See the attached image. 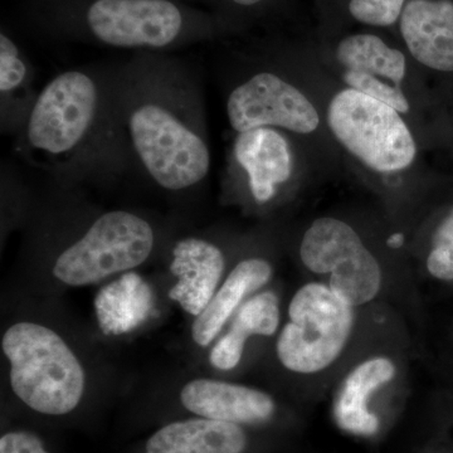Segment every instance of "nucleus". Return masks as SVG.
I'll use <instances>...</instances> for the list:
<instances>
[{
	"label": "nucleus",
	"instance_id": "obj_19",
	"mask_svg": "<svg viewBox=\"0 0 453 453\" xmlns=\"http://www.w3.org/2000/svg\"><path fill=\"white\" fill-rule=\"evenodd\" d=\"M281 321L280 299L273 291L256 292L232 318L228 330L211 348L210 362L219 371H234L240 365L251 336L275 335Z\"/></svg>",
	"mask_w": 453,
	"mask_h": 453
},
{
	"label": "nucleus",
	"instance_id": "obj_14",
	"mask_svg": "<svg viewBox=\"0 0 453 453\" xmlns=\"http://www.w3.org/2000/svg\"><path fill=\"white\" fill-rule=\"evenodd\" d=\"M399 31L414 61L428 70L453 73L451 0H407Z\"/></svg>",
	"mask_w": 453,
	"mask_h": 453
},
{
	"label": "nucleus",
	"instance_id": "obj_20",
	"mask_svg": "<svg viewBox=\"0 0 453 453\" xmlns=\"http://www.w3.org/2000/svg\"><path fill=\"white\" fill-rule=\"evenodd\" d=\"M426 267L440 281H453V207L432 235Z\"/></svg>",
	"mask_w": 453,
	"mask_h": 453
},
{
	"label": "nucleus",
	"instance_id": "obj_22",
	"mask_svg": "<svg viewBox=\"0 0 453 453\" xmlns=\"http://www.w3.org/2000/svg\"><path fill=\"white\" fill-rule=\"evenodd\" d=\"M0 453H50L37 434L27 431L8 432L0 438Z\"/></svg>",
	"mask_w": 453,
	"mask_h": 453
},
{
	"label": "nucleus",
	"instance_id": "obj_21",
	"mask_svg": "<svg viewBox=\"0 0 453 453\" xmlns=\"http://www.w3.org/2000/svg\"><path fill=\"white\" fill-rule=\"evenodd\" d=\"M407 0H349L350 16L369 27L395 26L399 22Z\"/></svg>",
	"mask_w": 453,
	"mask_h": 453
},
{
	"label": "nucleus",
	"instance_id": "obj_8",
	"mask_svg": "<svg viewBox=\"0 0 453 453\" xmlns=\"http://www.w3.org/2000/svg\"><path fill=\"white\" fill-rule=\"evenodd\" d=\"M354 310L326 283L301 286L277 336L276 354L283 368L303 375L329 369L348 347L356 324Z\"/></svg>",
	"mask_w": 453,
	"mask_h": 453
},
{
	"label": "nucleus",
	"instance_id": "obj_15",
	"mask_svg": "<svg viewBox=\"0 0 453 453\" xmlns=\"http://www.w3.org/2000/svg\"><path fill=\"white\" fill-rule=\"evenodd\" d=\"M273 276V264L264 256H247L237 262L207 308L196 316L192 326L196 344L201 348L211 345L244 301L265 288Z\"/></svg>",
	"mask_w": 453,
	"mask_h": 453
},
{
	"label": "nucleus",
	"instance_id": "obj_7",
	"mask_svg": "<svg viewBox=\"0 0 453 453\" xmlns=\"http://www.w3.org/2000/svg\"><path fill=\"white\" fill-rule=\"evenodd\" d=\"M226 115L234 133L275 127L301 142L326 130L324 111L290 67L259 65L246 67L226 89Z\"/></svg>",
	"mask_w": 453,
	"mask_h": 453
},
{
	"label": "nucleus",
	"instance_id": "obj_6",
	"mask_svg": "<svg viewBox=\"0 0 453 453\" xmlns=\"http://www.w3.org/2000/svg\"><path fill=\"white\" fill-rule=\"evenodd\" d=\"M157 246V226L146 217L125 210L103 211L55 253L52 275L71 288L95 285L142 266Z\"/></svg>",
	"mask_w": 453,
	"mask_h": 453
},
{
	"label": "nucleus",
	"instance_id": "obj_17",
	"mask_svg": "<svg viewBox=\"0 0 453 453\" xmlns=\"http://www.w3.org/2000/svg\"><path fill=\"white\" fill-rule=\"evenodd\" d=\"M395 377L396 365L389 357H371L354 366L342 380L335 402L340 426L353 434H375L380 419L369 408V401Z\"/></svg>",
	"mask_w": 453,
	"mask_h": 453
},
{
	"label": "nucleus",
	"instance_id": "obj_12",
	"mask_svg": "<svg viewBox=\"0 0 453 453\" xmlns=\"http://www.w3.org/2000/svg\"><path fill=\"white\" fill-rule=\"evenodd\" d=\"M170 256L169 270L177 282L169 297L196 318L219 290L226 273V252L214 241L187 235L175 241Z\"/></svg>",
	"mask_w": 453,
	"mask_h": 453
},
{
	"label": "nucleus",
	"instance_id": "obj_10",
	"mask_svg": "<svg viewBox=\"0 0 453 453\" xmlns=\"http://www.w3.org/2000/svg\"><path fill=\"white\" fill-rule=\"evenodd\" d=\"M303 142L275 127L234 133L226 153V192L257 208L268 207L297 183Z\"/></svg>",
	"mask_w": 453,
	"mask_h": 453
},
{
	"label": "nucleus",
	"instance_id": "obj_13",
	"mask_svg": "<svg viewBox=\"0 0 453 453\" xmlns=\"http://www.w3.org/2000/svg\"><path fill=\"white\" fill-rule=\"evenodd\" d=\"M180 402L196 417L241 426L268 422L276 413L275 401L264 390L210 378L188 381Z\"/></svg>",
	"mask_w": 453,
	"mask_h": 453
},
{
	"label": "nucleus",
	"instance_id": "obj_2",
	"mask_svg": "<svg viewBox=\"0 0 453 453\" xmlns=\"http://www.w3.org/2000/svg\"><path fill=\"white\" fill-rule=\"evenodd\" d=\"M14 153L65 189L111 183L134 172L115 65L68 68L53 76L14 136Z\"/></svg>",
	"mask_w": 453,
	"mask_h": 453
},
{
	"label": "nucleus",
	"instance_id": "obj_5",
	"mask_svg": "<svg viewBox=\"0 0 453 453\" xmlns=\"http://www.w3.org/2000/svg\"><path fill=\"white\" fill-rule=\"evenodd\" d=\"M323 111L330 138L368 172L392 178L412 169L418 144L410 121L395 107L342 86Z\"/></svg>",
	"mask_w": 453,
	"mask_h": 453
},
{
	"label": "nucleus",
	"instance_id": "obj_16",
	"mask_svg": "<svg viewBox=\"0 0 453 453\" xmlns=\"http://www.w3.org/2000/svg\"><path fill=\"white\" fill-rule=\"evenodd\" d=\"M249 442L243 426L196 417L157 429L144 453H244Z\"/></svg>",
	"mask_w": 453,
	"mask_h": 453
},
{
	"label": "nucleus",
	"instance_id": "obj_1",
	"mask_svg": "<svg viewBox=\"0 0 453 453\" xmlns=\"http://www.w3.org/2000/svg\"><path fill=\"white\" fill-rule=\"evenodd\" d=\"M122 130L134 172L164 192H195L210 175L211 154L201 82L165 53H135L115 65Z\"/></svg>",
	"mask_w": 453,
	"mask_h": 453
},
{
	"label": "nucleus",
	"instance_id": "obj_3",
	"mask_svg": "<svg viewBox=\"0 0 453 453\" xmlns=\"http://www.w3.org/2000/svg\"><path fill=\"white\" fill-rule=\"evenodd\" d=\"M47 18L65 35L135 53H165L210 38L216 29L173 0H62L50 5Z\"/></svg>",
	"mask_w": 453,
	"mask_h": 453
},
{
	"label": "nucleus",
	"instance_id": "obj_18",
	"mask_svg": "<svg viewBox=\"0 0 453 453\" xmlns=\"http://www.w3.org/2000/svg\"><path fill=\"white\" fill-rule=\"evenodd\" d=\"M41 89L25 50L3 29L0 33V130L16 136L31 113Z\"/></svg>",
	"mask_w": 453,
	"mask_h": 453
},
{
	"label": "nucleus",
	"instance_id": "obj_23",
	"mask_svg": "<svg viewBox=\"0 0 453 453\" xmlns=\"http://www.w3.org/2000/svg\"><path fill=\"white\" fill-rule=\"evenodd\" d=\"M226 2L231 3L234 7L253 9L261 7V5H264L268 0H226Z\"/></svg>",
	"mask_w": 453,
	"mask_h": 453
},
{
	"label": "nucleus",
	"instance_id": "obj_9",
	"mask_svg": "<svg viewBox=\"0 0 453 453\" xmlns=\"http://www.w3.org/2000/svg\"><path fill=\"white\" fill-rule=\"evenodd\" d=\"M303 266L354 308L377 299L383 268L356 226L334 216L310 223L299 244Z\"/></svg>",
	"mask_w": 453,
	"mask_h": 453
},
{
	"label": "nucleus",
	"instance_id": "obj_11",
	"mask_svg": "<svg viewBox=\"0 0 453 453\" xmlns=\"http://www.w3.org/2000/svg\"><path fill=\"white\" fill-rule=\"evenodd\" d=\"M334 70L345 88L377 98L412 118V83L403 50L387 43L380 35L357 33L336 44Z\"/></svg>",
	"mask_w": 453,
	"mask_h": 453
},
{
	"label": "nucleus",
	"instance_id": "obj_4",
	"mask_svg": "<svg viewBox=\"0 0 453 453\" xmlns=\"http://www.w3.org/2000/svg\"><path fill=\"white\" fill-rule=\"evenodd\" d=\"M14 395L35 412L65 416L79 407L85 371L59 334L44 325H12L2 339Z\"/></svg>",
	"mask_w": 453,
	"mask_h": 453
}]
</instances>
